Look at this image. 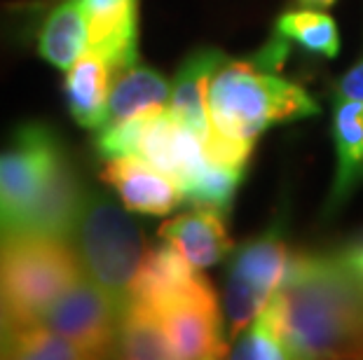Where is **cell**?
Instances as JSON below:
<instances>
[{"label":"cell","instance_id":"6da1fadb","mask_svg":"<svg viewBox=\"0 0 363 360\" xmlns=\"http://www.w3.org/2000/svg\"><path fill=\"white\" fill-rule=\"evenodd\" d=\"M274 302L293 358H363V277L342 255L291 257Z\"/></svg>","mask_w":363,"mask_h":360},{"label":"cell","instance_id":"7a4b0ae2","mask_svg":"<svg viewBox=\"0 0 363 360\" xmlns=\"http://www.w3.org/2000/svg\"><path fill=\"white\" fill-rule=\"evenodd\" d=\"M208 134L256 145L267 127L319 112V103L277 71L256 59L225 61L208 84Z\"/></svg>","mask_w":363,"mask_h":360},{"label":"cell","instance_id":"3957f363","mask_svg":"<svg viewBox=\"0 0 363 360\" xmlns=\"http://www.w3.org/2000/svg\"><path fill=\"white\" fill-rule=\"evenodd\" d=\"M82 277L78 252L64 239H0V290L19 325L43 320L50 306Z\"/></svg>","mask_w":363,"mask_h":360},{"label":"cell","instance_id":"277c9868","mask_svg":"<svg viewBox=\"0 0 363 360\" xmlns=\"http://www.w3.org/2000/svg\"><path fill=\"white\" fill-rule=\"evenodd\" d=\"M73 241L84 277L122 313L131 302V288L145 257L141 229L111 199L87 194Z\"/></svg>","mask_w":363,"mask_h":360},{"label":"cell","instance_id":"5b68a950","mask_svg":"<svg viewBox=\"0 0 363 360\" xmlns=\"http://www.w3.org/2000/svg\"><path fill=\"white\" fill-rule=\"evenodd\" d=\"M291 255L279 229H269L258 239L244 243L228 267L223 313L228 335L239 337L281 288L289 274Z\"/></svg>","mask_w":363,"mask_h":360},{"label":"cell","instance_id":"8992f818","mask_svg":"<svg viewBox=\"0 0 363 360\" xmlns=\"http://www.w3.org/2000/svg\"><path fill=\"white\" fill-rule=\"evenodd\" d=\"M64 157L57 136L40 124L21 127L0 152V239L14 232Z\"/></svg>","mask_w":363,"mask_h":360},{"label":"cell","instance_id":"52a82bcc","mask_svg":"<svg viewBox=\"0 0 363 360\" xmlns=\"http://www.w3.org/2000/svg\"><path fill=\"white\" fill-rule=\"evenodd\" d=\"M120 309L96 283L82 277L54 302L40 323L75 344L84 358L115 351L120 330Z\"/></svg>","mask_w":363,"mask_h":360},{"label":"cell","instance_id":"ba28073f","mask_svg":"<svg viewBox=\"0 0 363 360\" xmlns=\"http://www.w3.org/2000/svg\"><path fill=\"white\" fill-rule=\"evenodd\" d=\"M84 199L87 197L82 192L78 175L64 157L54 168L52 178L48 180L40 197L35 199V204L24 213L14 232L7 236H48V239L71 241Z\"/></svg>","mask_w":363,"mask_h":360},{"label":"cell","instance_id":"9c48e42d","mask_svg":"<svg viewBox=\"0 0 363 360\" xmlns=\"http://www.w3.org/2000/svg\"><path fill=\"white\" fill-rule=\"evenodd\" d=\"M101 178L118 190L122 206L143 216H167L185 202L181 187L143 157L108 159Z\"/></svg>","mask_w":363,"mask_h":360},{"label":"cell","instance_id":"30bf717a","mask_svg":"<svg viewBox=\"0 0 363 360\" xmlns=\"http://www.w3.org/2000/svg\"><path fill=\"white\" fill-rule=\"evenodd\" d=\"M87 14L89 45L113 73L138 61V7L136 0H80Z\"/></svg>","mask_w":363,"mask_h":360},{"label":"cell","instance_id":"8fae6325","mask_svg":"<svg viewBox=\"0 0 363 360\" xmlns=\"http://www.w3.org/2000/svg\"><path fill=\"white\" fill-rule=\"evenodd\" d=\"M176 358L211 360L228 356L225 330L218 311V297L213 300L183 302L160 313Z\"/></svg>","mask_w":363,"mask_h":360},{"label":"cell","instance_id":"7c38bea8","mask_svg":"<svg viewBox=\"0 0 363 360\" xmlns=\"http://www.w3.org/2000/svg\"><path fill=\"white\" fill-rule=\"evenodd\" d=\"M223 216L225 213L216 209L195 206V211L167 220L160 227V236L172 243L195 269H206L218 265L233 250V239Z\"/></svg>","mask_w":363,"mask_h":360},{"label":"cell","instance_id":"4fadbf2b","mask_svg":"<svg viewBox=\"0 0 363 360\" xmlns=\"http://www.w3.org/2000/svg\"><path fill=\"white\" fill-rule=\"evenodd\" d=\"M225 61V54L218 50H199L183 61L172 84L167 110L202 141L208 139V84Z\"/></svg>","mask_w":363,"mask_h":360},{"label":"cell","instance_id":"5bb4252c","mask_svg":"<svg viewBox=\"0 0 363 360\" xmlns=\"http://www.w3.org/2000/svg\"><path fill=\"white\" fill-rule=\"evenodd\" d=\"M333 143H335V180L328 206L345 204L363 182V101L337 98L333 110Z\"/></svg>","mask_w":363,"mask_h":360},{"label":"cell","instance_id":"9a60e30c","mask_svg":"<svg viewBox=\"0 0 363 360\" xmlns=\"http://www.w3.org/2000/svg\"><path fill=\"white\" fill-rule=\"evenodd\" d=\"M111 66L87 50L66 71V101L73 120L84 129L108 124V96H111Z\"/></svg>","mask_w":363,"mask_h":360},{"label":"cell","instance_id":"2e32d148","mask_svg":"<svg viewBox=\"0 0 363 360\" xmlns=\"http://www.w3.org/2000/svg\"><path fill=\"white\" fill-rule=\"evenodd\" d=\"M197 274L199 269H195L172 243L164 241L157 248L145 250L134 288H131V300L148 304L150 309L157 311L176 293H181Z\"/></svg>","mask_w":363,"mask_h":360},{"label":"cell","instance_id":"e0dca14e","mask_svg":"<svg viewBox=\"0 0 363 360\" xmlns=\"http://www.w3.org/2000/svg\"><path fill=\"white\" fill-rule=\"evenodd\" d=\"M87 45V14L80 0H66L54 7L38 37L40 57L59 71H68L84 54Z\"/></svg>","mask_w":363,"mask_h":360},{"label":"cell","instance_id":"ac0fdd59","mask_svg":"<svg viewBox=\"0 0 363 360\" xmlns=\"http://www.w3.org/2000/svg\"><path fill=\"white\" fill-rule=\"evenodd\" d=\"M172 98V87L157 71L145 66H131L118 73L108 96V124L136 115L164 110Z\"/></svg>","mask_w":363,"mask_h":360},{"label":"cell","instance_id":"d6986e66","mask_svg":"<svg viewBox=\"0 0 363 360\" xmlns=\"http://www.w3.org/2000/svg\"><path fill=\"white\" fill-rule=\"evenodd\" d=\"M115 351L122 358H138V360L176 358L160 313L152 311L148 304L136 300H131L120 316Z\"/></svg>","mask_w":363,"mask_h":360},{"label":"cell","instance_id":"ffe728a7","mask_svg":"<svg viewBox=\"0 0 363 360\" xmlns=\"http://www.w3.org/2000/svg\"><path fill=\"white\" fill-rule=\"evenodd\" d=\"M277 33L298 42L312 54L335 59L340 52V33L333 17L319 10H289L277 19Z\"/></svg>","mask_w":363,"mask_h":360},{"label":"cell","instance_id":"44dd1931","mask_svg":"<svg viewBox=\"0 0 363 360\" xmlns=\"http://www.w3.org/2000/svg\"><path fill=\"white\" fill-rule=\"evenodd\" d=\"M235 358L244 360H284L293 358L289 344L284 339L281 332V320H279V309H277L274 295L262 311L256 316V320L246 327L244 337L235 347Z\"/></svg>","mask_w":363,"mask_h":360},{"label":"cell","instance_id":"7402d4cb","mask_svg":"<svg viewBox=\"0 0 363 360\" xmlns=\"http://www.w3.org/2000/svg\"><path fill=\"white\" fill-rule=\"evenodd\" d=\"M242 173L244 168H230L208 162L192 178L190 185L183 190L185 202L192 206H206V209L228 213L230 206H233L239 182H242Z\"/></svg>","mask_w":363,"mask_h":360},{"label":"cell","instance_id":"603a6c76","mask_svg":"<svg viewBox=\"0 0 363 360\" xmlns=\"http://www.w3.org/2000/svg\"><path fill=\"white\" fill-rule=\"evenodd\" d=\"M10 358H35V360H75L84 358L82 351L48 327L45 323L21 325L14 337V347Z\"/></svg>","mask_w":363,"mask_h":360},{"label":"cell","instance_id":"cb8c5ba5","mask_svg":"<svg viewBox=\"0 0 363 360\" xmlns=\"http://www.w3.org/2000/svg\"><path fill=\"white\" fill-rule=\"evenodd\" d=\"M160 110L136 115V117L122 120V122H111V124L101 127V134L96 139V148L106 159L115 157H138L141 152V143L148 129L150 120L155 117Z\"/></svg>","mask_w":363,"mask_h":360},{"label":"cell","instance_id":"d4e9b609","mask_svg":"<svg viewBox=\"0 0 363 360\" xmlns=\"http://www.w3.org/2000/svg\"><path fill=\"white\" fill-rule=\"evenodd\" d=\"M19 320L14 318V313L7 304L3 290H0V358H10L12 347H14V337L19 330Z\"/></svg>","mask_w":363,"mask_h":360},{"label":"cell","instance_id":"484cf974","mask_svg":"<svg viewBox=\"0 0 363 360\" xmlns=\"http://www.w3.org/2000/svg\"><path fill=\"white\" fill-rule=\"evenodd\" d=\"M337 98H352V101H363V59L357 66L350 68V73H345L340 78L335 87Z\"/></svg>","mask_w":363,"mask_h":360},{"label":"cell","instance_id":"4316f807","mask_svg":"<svg viewBox=\"0 0 363 360\" xmlns=\"http://www.w3.org/2000/svg\"><path fill=\"white\" fill-rule=\"evenodd\" d=\"M342 257H345V262L352 267V269H357L363 277V243H359V246H354L347 252H342Z\"/></svg>","mask_w":363,"mask_h":360},{"label":"cell","instance_id":"83f0119b","mask_svg":"<svg viewBox=\"0 0 363 360\" xmlns=\"http://www.w3.org/2000/svg\"><path fill=\"white\" fill-rule=\"evenodd\" d=\"M298 3H303V5H314V7H323V10H326V7L333 5L335 0H298Z\"/></svg>","mask_w":363,"mask_h":360}]
</instances>
